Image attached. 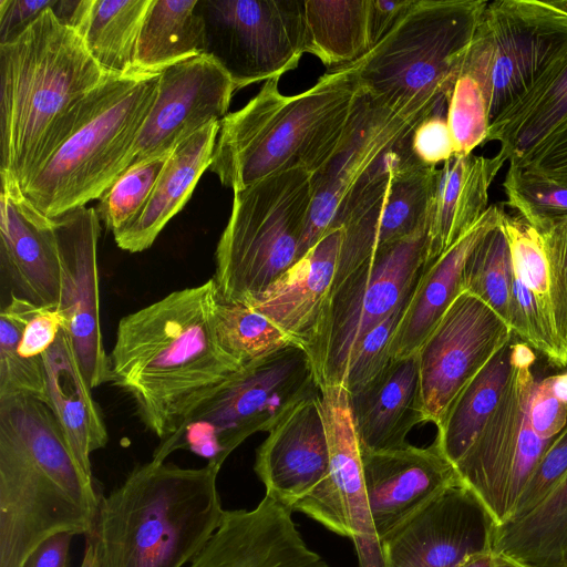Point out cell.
Returning a JSON list of instances; mask_svg holds the SVG:
<instances>
[{
  "label": "cell",
  "instance_id": "9f6ffc18",
  "mask_svg": "<svg viewBox=\"0 0 567 567\" xmlns=\"http://www.w3.org/2000/svg\"><path fill=\"white\" fill-rule=\"evenodd\" d=\"M551 389L554 394L565 404H567V371L560 374L551 375Z\"/></svg>",
  "mask_w": 567,
  "mask_h": 567
},
{
  "label": "cell",
  "instance_id": "4fadbf2b",
  "mask_svg": "<svg viewBox=\"0 0 567 567\" xmlns=\"http://www.w3.org/2000/svg\"><path fill=\"white\" fill-rule=\"evenodd\" d=\"M535 361L534 350L515 337L512 372L502 400L455 465L462 484L482 501L497 526L512 518L520 494L551 442L536 434L528 417L537 381L532 371Z\"/></svg>",
  "mask_w": 567,
  "mask_h": 567
},
{
  "label": "cell",
  "instance_id": "83f0119b",
  "mask_svg": "<svg viewBox=\"0 0 567 567\" xmlns=\"http://www.w3.org/2000/svg\"><path fill=\"white\" fill-rule=\"evenodd\" d=\"M507 159L455 155L436 169L426 219L425 266L445 252L489 207V188Z\"/></svg>",
  "mask_w": 567,
  "mask_h": 567
},
{
  "label": "cell",
  "instance_id": "8d00e7d4",
  "mask_svg": "<svg viewBox=\"0 0 567 567\" xmlns=\"http://www.w3.org/2000/svg\"><path fill=\"white\" fill-rule=\"evenodd\" d=\"M369 0H305L308 53L328 68L355 62L370 50Z\"/></svg>",
  "mask_w": 567,
  "mask_h": 567
},
{
  "label": "cell",
  "instance_id": "4dcf8cb0",
  "mask_svg": "<svg viewBox=\"0 0 567 567\" xmlns=\"http://www.w3.org/2000/svg\"><path fill=\"white\" fill-rule=\"evenodd\" d=\"M220 122H212L183 141L169 154L140 215L113 234L130 252L150 248L166 224L184 207L203 173L209 168Z\"/></svg>",
  "mask_w": 567,
  "mask_h": 567
},
{
  "label": "cell",
  "instance_id": "f6af8a7d",
  "mask_svg": "<svg viewBox=\"0 0 567 567\" xmlns=\"http://www.w3.org/2000/svg\"><path fill=\"white\" fill-rule=\"evenodd\" d=\"M567 473V425L556 435L534 468L509 520L535 508ZM508 520V522H509Z\"/></svg>",
  "mask_w": 567,
  "mask_h": 567
},
{
  "label": "cell",
  "instance_id": "b9f144b4",
  "mask_svg": "<svg viewBox=\"0 0 567 567\" xmlns=\"http://www.w3.org/2000/svg\"><path fill=\"white\" fill-rule=\"evenodd\" d=\"M168 156L132 166L99 198L95 210L109 230L115 234L140 215Z\"/></svg>",
  "mask_w": 567,
  "mask_h": 567
},
{
  "label": "cell",
  "instance_id": "484cf974",
  "mask_svg": "<svg viewBox=\"0 0 567 567\" xmlns=\"http://www.w3.org/2000/svg\"><path fill=\"white\" fill-rule=\"evenodd\" d=\"M503 210L489 205L483 216L424 269L414 287L391 347L393 359L417 352L457 296L464 291V268L480 240L498 226Z\"/></svg>",
  "mask_w": 567,
  "mask_h": 567
},
{
  "label": "cell",
  "instance_id": "6f0895ef",
  "mask_svg": "<svg viewBox=\"0 0 567 567\" xmlns=\"http://www.w3.org/2000/svg\"><path fill=\"white\" fill-rule=\"evenodd\" d=\"M494 567H530L511 556L495 553Z\"/></svg>",
  "mask_w": 567,
  "mask_h": 567
},
{
  "label": "cell",
  "instance_id": "cb8c5ba5",
  "mask_svg": "<svg viewBox=\"0 0 567 567\" xmlns=\"http://www.w3.org/2000/svg\"><path fill=\"white\" fill-rule=\"evenodd\" d=\"M437 167L421 164L406 171L349 218L333 287L382 247L426 230Z\"/></svg>",
  "mask_w": 567,
  "mask_h": 567
},
{
  "label": "cell",
  "instance_id": "8fae6325",
  "mask_svg": "<svg viewBox=\"0 0 567 567\" xmlns=\"http://www.w3.org/2000/svg\"><path fill=\"white\" fill-rule=\"evenodd\" d=\"M566 50L567 10L561 0L487 1L461 74L482 87L491 125Z\"/></svg>",
  "mask_w": 567,
  "mask_h": 567
},
{
  "label": "cell",
  "instance_id": "7c38bea8",
  "mask_svg": "<svg viewBox=\"0 0 567 567\" xmlns=\"http://www.w3.org/2000/svg\"><path fill=\"white\" fill-rule=\"evenodd\" d=\"M426 230L382 247L332 288L310 352L319 388L341 385L359 341L413 291L426 260Z\"/></svg>",
  "mask_w": 567,
  "mask_h": 567
},
{
  "label": "cell",
  "instance_id": "60d3db41",
  "mask_svg": "<svg viewBox=\"0 0 567 567\" xmlns=\"http://www.w3.org/2000/svg\"><path fill=\"white\" fill-rule=\"evenodd\" d=\"M499 227L511 252L514 274L539 301L545 312L554 318L550 268L542 233L520 216L502 213Z\"/></svg>",
  "mask_w": 567,
  "mask_h": 567
},
{
  "label": "cell",
  "instance_id": "f907efd6",
  "mask_svg": "<svg viewBox=\"0 0 567 567\" xmlns=\"http://www.w3.org/2000/svg\"><path fill=\"white\" fill-rule=\"evenodd\" d=\"M56 3L55 0H0V43L17 38L44 10Z\"/></svg>",
  "mask_w": 567,
  "mask_h": 567
},
{
  "label": "cell",
  "instance_id": "bcb514c9",
  "mask_svg": "<svg viewBox=\"0 0 567 567\" xmlns=\"http://www.w3.org/2000/svg\"><path fill=\"white\" fill-rule=\"evenodd\" d=\"M547 252L557 332L567 350V217L542 231Z\"/></svg>",
  "mask_w": 567,
  "mask_h": 567
},
{
  "label": "cell",
  "instance_id": "7dc6e473",
  "mask_svg": "<svg viewBox=\"0 0 567 567\" xmlns=\"http://www.w3.org/2000/svg\"><path fill=\"white\" fill-rule=\"evenodd\" d=\"M412 148L416 158L427 166L437 167L455 156L446 111H437L416 125L412 134Z\"/></svg>",
  "mask_w": 567,
  "mask_h": 567
},
{
  "label": "cell",
  "instance_id": "ac0fdd59",
  "mask_svg": "<svg viewBox=\"0 0 567 567\" xmlns=\"http://www.w3.org/2000/svg\"><path fill=\"white\" fill-rule=\"evenodd\" d=\"M496 527L467 486H451L381 539L385 567H458L494 550Z\"/></svg>",
  "mask_w": 567,
  "mask_h": 567
},
{
  "label": "cell",
  "instance_id": "277c9868",
  "mask_svg": "<svg viewBox=\"0 0 567 567\" xmlns=\"http://www.w3.org/2000/svg\"><path fill=\"white\" fill-rule=\"evenodd\" d=\"M278 81L265 82L220 122L209 169L234 192L286 171L316 173L339 146L364 92L351 63L296 95L282 94Z\"/></svg>",
  "mask_w": 567,
  "mask_h": 567
},
{
  "label": "cell",
  "instance_id": "f546056e",
  "mask_svg": "<svg viewBox=\"0 0 567 567\" xmlns=\"http://www.w3.org/2000/svg\"><path fill=\"white\" fill-rule=\"evenodd\" d=\"M63 328L58 309L10 295L0 312V398L22 394L45 402L43 354Z\"/></svg>",
  "mask_w": 567,
  "mask_h": 567
},
{
  "label": "cell",
  "instance_id": "52a82bcc",
  "mask_svg": "<svg viewBox=\"0 0 567 567\" xmlns=\"http://www.w3.org/2000/svg\"><path fill=\"white\" fill-rule=\"evenodd\" d=\"M486 3L415 0L386 35L351 63L364 93L403 114L446 111Z\"/></svg>",
  "mask_w": 567,
  "mask_h": 567
},
{
  "label": "cell",
  "instance_id": "db71d44e",
  "mask_svg": "<svg viewBox=\"0 0 567 567\" xmlns=\"http://www.w3.org/2000/svg\"><path fill=\"white\" fill-rule=\"evenodd\" d=\"M80 567H100L94 538L91 534L85 535L84 554Z\"/></svg>",
  "mask_w": 567,
  "mask_h": 567
},
{
  "label": "cell",
  "instance_id": "30bf717a",
  "mask_svg": "<svg viewBox=\"0 0 567 567\" xmlns=\"http://www.w3.org/2000/svg\"><path fill=\"white\" fill-rule=\"evenodd\" d=\"M427 116L394 111L363 92L339 146L311 174L312 202L300 258L326 234L342 228L358 203L422 164L412 134Z\"/></svg>",
  "mask_w": 567,
  "mask_h": 567
},
{
  "label": "cell",
  "instance_id": "4316f807",
  "mask_svg": "<svg viewBox=\"0 0 567 567\" xmlns=\"http://www.w3.org/2000/svg\"><path fill=\"white\" fill-rule=\"evenodd\" d=\"M361 453L401 449L409 432L425 422L416 353L392 359L371 383L349 394Z\"/></svg>",
  "mask_w": 567,
  "mask_h": 567
},
{
  "label": "cell",
  "instance_id": "836d02e7",
  "mask_svg": "<svg viewBox=\"0 0 567 567\" xmlns=\"http://www.w3.org/2000/svg\"><path fill=\"white\" fill-rule=\"evenodd\" d=\"M205 50L198 0H153L138 35L133 73H161Z\"/></svg>",
  "mask_w": 567,
  "mask_h": 567
},
{
  "label": "cell",
  "instance_id": "ffe728a7",
  "mask_svg": "<svg viewBox=\"0 0 567 567\" xmlns=\"http://www.w3.org/2000/svg\"><path fill=\"white\" fill-rule=\"evenodd\" d=\"M0 264L10 295L56 309L61 261L54 220L32 205L14 177L0 172Z\"/></svg>",
  "mask_w": 567,
  "mask_h": 567
},
{
  "label": "cell",
  "instance_id": "816d5d0a",
  "mask_svg": "<svg viewBox=\"0 0 567 567\" xmlns=\"http://www.w3.org/2000/svg\"><path fill=\"white\" fill-rule=\"evenodd\" d=\"M414 2L415 0H369L368 29L370 50L393 29Z\"/></svg>",
  "mask_w": 567,
  "mask_h": 567
},
{
  "label": "cell",
  "instance_id": "d4e9b609",
  "mask_svg": "<svg viewBox=\"0 0 567 567\" xmlns=\"http://www.w3.org/2000/svg\"><path fill=\"white\" fill-rule=\"evenodd\" d=\"M343 228L326 234L264 292L245 303L312 351L337 275Z\"/></svg>",
  "mask_w": 567,
  "mask_h": 567
},
{
  "label": "cell",
  "instance_id": "7bdbcfd3",
  "mask_svg": "<svg viewBox=\"0 0 567 567\" xmlns=\"http://www.w3.org/2000/svg\"><path fill=\"white\" fill-rule=\"evenodd\" d=\"M446 118L455 145V155L464 156L487 142L489 116L480 84L468 74H460L447 100Z\"/></svg>",
  "mask_w": 567,
  "mask_h": 567
},
{
  "label": "cell",
  "instance_id": "9c48e42d",
  "mask_svg": "<svg viewBox=\"0 0 567 567\" xmlns=\"http://www.w3.org/2000/svg\"><path fill=\"white\" fill-rule=\"evenodd\" d=\"M320 392L308 352L289 346L228 379L175 433L162 440L152 460L164 462L187 450L221 467L245 440L270 432L296 405Z\"/></svg>",
  "mask_w": 567,
  "mask_h": 567
},
{
  "label": "cell",
  "instance_id": "3957f363",
  "mask_svg": "<svg viewBox=\"0 0 567 567\" xmlns=\"http://www.w3.org/2000/svg\"><path fill=\"white\" fill-rule=\"evenodd\" d=\"M109 75L53 8L0 43V172L24 186Z\"/></svg>",
  "mask_w": 567,
  "mask_h": 567
},
{
  "label": "cell",
  "instance_id": "5b68a950",
  "mask_svg": "<svg viewBox=\"0 0 567 567\" xmlns=\"http://www.w3.org/2000/svg\"><path fill=\"white\" fill-rule=\"evenodd\" d=\"M220 468L152 460L100 497L94 538L100 567H185L218 528Z\"/></svg>",
  "mask_w": 567,
  "mask_h": 567
},
{
  "label": "cell",
  "instance_id": "2e32d148",
  "mask_svg": "<svg viewBox=\"0 0 567 567\" xmlns=\"http://www.w3.org/2000/svg\"><path fill=\"white\" fill-rule=\"evenodd\" d=\"M513 337L489 306L462 291L416 352L425 422L439 427L464 386Z\"/></svg>",
  "mask_w": 567,
  "mask_h": 567
},
{
  "label": "cell",
  "instance_id": "11a10c76",
  "mask_svg": "<svg viewBox=\"0 0 567 567\" xmlns=\"http://www.w3.org/2000/svg\"><path fill=\"white\" fill-rule=\"evenodd\" d=\"M495 551H486L475 555L461 564L458 567H494Z\"/></svg>",
  "mask_w": 567,
  "mask_h": 567
},
{
  "label": "cell",
  "instance_id": "681fc988",
  "mask_svg": "<svg viewBox=\"0 0 567 567\" xmlns=\"http://www.w3.org/2000/svg\"><path fill=\"white\" fill-rule=\"evenodd\" d=\"M509 165L567 186V121L520 162Z\"/></svg>",
  "mask_w": 567,
  "mask_h": 567
},
{
  "label": "cell",
  "instance_id": "7a4b0ae2",
  "mask_svg": "<svg viewBox=\"0 0 567 567\" xmlns=\"http://www.w3.org/2000/svg\"><path fill=\"white\" fill-rule=\"evenodd\" d=\"M100 497L48 404L0 398V567H24L56 533H93Z\"/></svg>",
  "mask_w": 567,
  "mask_h": 567
},
{
  "label": "cell",
  "instance_id": "1f68e13d",
  "mask_svg": "<svg viewBox=\"0 0 567 567\" xmlns=\"http://www.w3.org/2000/svg\"><path fill=\"white\" fill-rule=\"evenodd\" d=\"M566 121L567 50L489 125L487 142H498L499 153L509 164H517Z\"/></svg>",
  "mask_w": 567,
  "mask_h": 567
},
{
  "label": "cell",
  "instance_id": "d6a6232c",
  "mask_svg": "<svg viewBox=\"0 0 567 567\" xmlns=\"http://www.w3.org/2000/svg\"><path fill=\"white\" fill-rule=\"evenodd\" d=\"M153 0L75 1L64 23L109 74L133 73L138 35Z\"/></svg>",
  "mask_w": 567,
  "mask_h": 567
},
{
  "label": "cell",
  "instance_id": "9a60e30c",
  "mask_svg": "<svg viewBox=\"0 0 567 567\" xmlns=\"http://www.w3.org/2000/svg\"><path fill=\"white\" fill-rule=\"evenodd\" d=\"M329 446V470L323 481L296 504L298 511L332 533L352 539L360 567H385L364 489L361 449L342 385L320 386Z\"/></svg>",
  "mask_w": 567,
  "mask_h": 567
},
{
  "label": "cell",
  "instance_id": "ee69618b",
  "mask_svg": "<svg viewBox=\"0 0 567 567\" xmlns=\"http://www.w3.org/2000/svg\"><path fill=\"white\" fill-rule=\"evenodd\" d=\"M412 293L413 291L357 344L347 363L341 383L349 394H354L371 383L392 361L391 347L394 333Z\"/></svg>",
  "mask_w": 567,
  "mask_h": 567
},
{
  "label": "cell",
  "instance_id": "f1b7e54d",
  "mask_svg": "<svg viewBox=\"0 0 567 567\" xmlns=\"http://www.w3.org/2000/svg\"><path fill=\"white\" fill-rule=\"evenodd\" d=\"M43 362L45 403L79 466L93 480L91 455L106 445L109 434L65 328L43 354Z\"/></svg>",
  "mask_w": 567,
  "mask_h": 567
},
{
  "label": "cell",
  "instance_id": "f5cc1de1",
  "mask_svg": "<svg viewBox=\"0 0 567 567\" xmlns=\"http://www.w3.org/2000/svg\"><path fill=\"white\" fill-rule=\"evenodd\" d=\"M73 534L56 533L42 542L30 555L24 567H70Z\"/></svg>",
  "mask_w": 567,
  "mask_h": 567
},
{
  "label": "cell",
  "instance_id": "6da1fadb",
  "mask_svg": "<svg viewBox=\"0 0 567 567\" xmlns=\"http://www.w3.org/2000/svg\"><path fill=\"white\" fill-rule=\"evenodd\" d=\"M213 278L123 317L109 353L110 382L134 402L145 427L175 433L243 368L220 342Z\"/></svg>",
  "mask_w": 567,
  "mask_h": 567
},
{
  "label": "cell",
  "instance_id": "8992f818",
  "mask_svg": "<svg viewBox=\"0 0 567 567\" xmlns=\"http://www.w3.org/2000/svg\"><path fill=\"white\" fill-rule=\"evenodd\" d=\"M158 76L110 74L87 94L66 137L21 187L35 208L60 217L99 199L123 174L155 101Z\"/></svg>",
  "mask_w": 567,
  "mask_h": 567
},
{
  "label": "cell",
  "instance_id": "603a6c76",
  "mask_svg": "<svg viewBox=\"0 0 567 567\" xmlns=\"http://www.w3.org/2000/svg\"><path fill=\"white\" fill-rule=\"evenodd\" d=\"M268 433L256 451L254 470L266 495L293 512L329 470L320 392L296 405Z\"/></svg>",
  "mask_w": 567,
  "mask_h": 567
},
{
  "label": "cell",
  "instance_id": "44dd1931",
  "mask_svg": "<svg viewBox=\"0 0 567 567\" xmlns=\"http://www.w3.org/2000/svg\"><path fill=\"white\" fill-rule=\"evenodd\" d=\"M291 513L267 495L252 509L225 511L186 567H332L308 546Z\"/></svg>",
  "mask_w": 567,
  "mask_h": 567
},
{
  "label": "cell",
  "instance_id": "ba28073f",
  "mask_svg": "<svg viewBox=\"0 0 567 567\" xmlns=\"http://www.w3.org/2000/svg\"><path fill=\"white\" fill-rule=\"evenodd\" d=\"M312 202L311 174L291 169L234 192L215 251L219 297L247 303L300 259Z\"/></svg>",
  "mask_w": 567,
  "mask_h": 567
},
{
  "label": "cell",
  "instance_id": "74e56055",
  "mask_svg": "<svg viewBox=\"0 0 567 567\" xmlns=\"http://www.w3.org/2000/svg\"><path fill=\"white\" fill-rule=\"evenodd\" d=\"M215 318L221 344L243 369L278 350L296 346L264 315L245 303L225 301L219 293Z\"/></svg>",
  "mask_w": 567,
  "mask_h": 567
},
{
  "label": "cell",
  "instance_id": "ab89813d",
  "mask_svg": "<svg viewBox=\"0 0 567 567\" xmlns=\"http://www.w3.org/2000/svg\"><path fill=\"white\" fill-rule=\"evenodd\" d=\"M503 187L506 205L540 233L567 217V186L509 165Z\"/></svg>",
  "mask_w": 567,
  "mask_h": 567
},
{
  "label": "cell",
  "instance_id": "7402d4cb",
  "mask_svg": "<svg viewBox=\"0 0 567 567\" xmlns=\"http://www.w3.org/2000/svg\"><path fill=\"white\" fill-rule=\"evenodd\" d=\"M367 502L380 540L451 486L462 484L437 442L361 453Z\"/></svg>",
  "mask_w": 567,
  "mask_h": 567
},
{
  "label": "cell",
  "instance_id": "f35d334b",
  "mask_svg": "<svg viewBox=\"0 0 567 567\" xmlns=\"http://www.w3.org/2000/svg\"><path fill=\"white\" fill-rule=\"evenodd\" d=\"M512 275L509 247L498 224L480 240L467 258L464 289L483 300L508 326Z\"/></svg>",
  "mask_w": 567,
  "mask_h": 567
},
{
  "label": "cell",
  "instance_id": "5bb4252c",
  "mask_svg": "<svg viewBox=\"0 0 567 567\" xmlns=\"http://www.w3.org/2000/svg\"><path fill=\"white\" fill-rule=\"evenodd\" d=\"M205 54L228 73L236 91L279 79L308 53L305 0H198Z\"/></svg>",
  "mask_w": 567,
  "mask_h": 567
},
{
  "label": "cell",
  "instance_id": "d590c367",
  "mask_svg": "<svg viewBox=\"0 0 567 567\" xmlns=\"http://www.w3.org/2000/svg\"><path fill=\"white\" fill-rule=\"evenodd\" d=\"M567 546V473L529 513L496 527L494 551L530 567H557Z\"/></svg>",
  "mask_w": 567,
  "mask_h": 567
},
{
  "label": "cell",
  "instance_id": "c3c4849f",
  "mask_svg": "<svg viewBox=\"0 0 567 567\" xmlns=\"http://www.w3.org/2000/svg\"><path fill=\"white\" fill-rule=\"evenodd\" d=\"M528 417L533 430L543 440H553L567 425V404L554 394L550 377L536 381Z\"/></svg>",
  "mask_w": 567,
  "mask_h": 567
},
{
  "label": "cell",
  "instance_id": "d6986e66",
  "mask_svg": "<svg viewBox=\"0 0 567 567\" xmlns=\"http://www.w3.org/2000/svg\"><path fill=\"white\" fill-rule=\"evenodd\" d=\"M61 261L58 310L64 317L81 370L92 389L110 382L100 322V218L82 206L53 218Z\"/></svg>",
  "mask_w": 567,
  "mask_h": 567
},
{
  "label": "cell",
  "instance_id": "e575fe53",
  "mask_svg": "<svg viewBox=\"0 0 567 567\" xmlns=\"http://www.w3.org/2000/svg\"><path fill=\"white\" fill-rule=\"evenodd\" d=\"M503 346L464 386L437 427L442 453L455 466L499 404L512 372V344Z\"/></svg>",
  "mask_w": 567,
  "mask_h": 567
},
{
  "label": "cell",
  "instance_id": "680465c9",
  "mask_svg": "<svg viewBox=\"0 0 567 567\" xmlns=\"http://www.w3.org/2000/svg\"><path fill=\"white\" fill-rule=\"evenodd\" d=\"M557 567H567V546L565 547Z\"/></svg>",
  "mask_w": 567,
  "mask_h": 567
},
{
  "label": "cell",
  "instance_id": "e0dca14e",
  "mask_svg": "<svg viewBox=\"0 0 567 567\" xmlns=\"http://www.w3.org/2000/svg\"><path fill=\"white\" fill-rule=\"evenodd\" d=\"M236 87L221 65L199 54L162 70L153 106L124 162L123 173L169 155L183 141L227 116Z\"/></svg>",
  "mask_w": 567,
  "mask_h": 567
}]
</instances>
